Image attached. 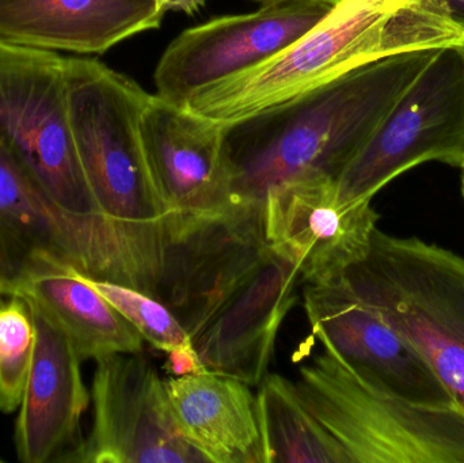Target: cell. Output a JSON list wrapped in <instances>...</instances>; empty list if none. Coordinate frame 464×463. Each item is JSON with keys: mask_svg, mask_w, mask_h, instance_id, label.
I'll use <instances>...</instances> for the list:
<instances>
[{"mask_svg": "<svg viewBox=\"0 0 464 463\" xmlns=\"http://www.w3.org/2000/svg\"><path fill=\"white\" fill-rule=\"evenodd\" d=\"M440 48L372 60L294 100L226 122L235 201L264 206L276 185L310 177L338 179Z\"/></svg>", "mask_w": 464, "mask_h": 463, "instance_id": "6da1fadb", "label": "cell"}, {"mask_svg": "<svg viewBox=\"0 0 464 463\" xmlns=\"http://www.w3.org/2000/svg\"><path fill=\"white\" fill-rule=\"evenodd\" d=\"M65 82L71 127L90 189L124 244L138 290L158 299L168 214L141 144L140 119L150 94L90 57H65Z\"/></svg>", "mask_w": 464, "mask_h": 463, "instance_id": "7a4b0ae2", "label": "cell"}, {"mask_svg": "<svg viewBox=\"0 0 464 463\" xmlns=\"http://www.w3.org/2000/svg\"><path fill=\"white\" fill-rule=\"evenodd\" d=\"M398 5L394 0H341L288 48L195 92L184 106L228 124L294 100L365 63L422 48L421 30Z\"/></svg>", "mask_w": 464, "mask_h": 463, "instance_id": "3957f363", "label": "cell"}, {"mask_svg": "<svg viewBox=\"0 0 464 463\" xmlns=\"http://www.w3.org/2000/svg\"><path fill=\"white\" fill-rule=\"evenodd\" d=\"M299 369L297 396L351 463H464V405L430 407L376 386L322 345Z\"/></svg>", "mask_w": 464, "mask_h": 463, "instance_id": "277c9868", "label": "cell"}, {"mask_svg": "<svg viewBox=\"0 0 464 463\" xmlns=\"http://www.w3.org/2000/svg\"><path fill=\"white\" fill-rule=\"evenodd\" d=\"M354 294L405 336L464 405V257L376 228L343 275Z\"/></svg>", "mask_w": 464, "mask_h": 463, "instance_id": "5b68a950", "label": "cell"}, {"mask_svg": "<svg viewBox=\"0 0 464 463\" xmlns=\"http://www.w3.org/2000/svg\"><path fill=\"white\" fill-rule=\"evenodd\" d=\"M60 274L138 290L113 226L63 208L0 138V296L19 295L33 280Z\"/></svg>", "mask_w": 464, "mask_h": 463, "instance_id": "8992f818", "label": "cell"}, {"mask_svg": "<svg viewBox=\"0 0 464 463\" xmlns=\"http://www.w3.org/2000/svg\"><path fill=\"white\" fill-rule=\"evenodd\" d=\"M0 138L63 208L105 219L79 159L59 52L0 38Z\"/></svg>", "mask_w": 464, "mask_h": 463, "instance_id": "52a82bcc", "label": "cell"}, {"mask_svg": "<svg viewBox=\"0 0 464 463\" xmlns=\"http://www.w3.org/2000/svg\"><path fill=\"white\" fill-rule=\"evenodd\" d=\"M464 168V45L441 46L337 179L341 204L372 201L425 162Z\"/></svg>", "mask_w": 464, "mask_h": 463, "instance_id": "ba28073f", "label": "cell"}, {"mask_svg": "<svg viewBox=\"0 0 464 463\" xmlns=\"http://www.w3.org/2000/svg\"><path fill=\"white\" fill-rule=\"evenodd\" d=\"M269 249L259 204L235 203L215 214L168 217L158 299L192 340Z\"/></svg>", "mask_w": 464, "mask_h": 463, "instance_id": "9c48e42d", "label": "cell"}, {"mask_svg": "<svg viewBox=\"0 0 464 463\" xmlns=\"http://www.w3.org/2000/svg\"><path fill=\"white\" fill-rule=\"evenodd\" d=\"M337 3L284 0L182 32L155 71L158 97L184 106L211 84L261 64L315 27Z\"/></svg>", "mask_w": 464, "mask_h": 463, "instance_id": "30bf717a", "label": "cell"}, {"mask_svg": "<svg viewBox=\"0 0 464 463\" xmlns=\"http://www.w3.org/2000/svg\"><path fill=\"white\" fill-rule=\"evenodd\" d=\"M94 419L76 463H204L182 437L165 381L141 352L98 359Z\"/></svg>", "mask_w": 464, "mask_h": 463, "instance_id": "8fae6325", "label": "cell"}, {"mask_svg": "<svg viewBox=\"0 0 464 463\" xmlns=\"http://www.w3.org/2000/svg\"><path fill=\"white\" fill-rule=\"evenodd\" d=\"M378 220L371 201L341 204L337 179L329 177L276 185L264 200L267 244L304 285H329L362 261Z\"/></svg>", "mask_w": 464, "mask_h": 463, "instance_id": "7c38bea8", "label": "cell"}, {"mask_svg": "<svg viewBox=\"0 0 464 463\" xmlns=\"http://www.w3.org/2000/svg\"><path fill=\"white\" fill-rule=\"evenodd\" d=\"M303 298L316 340L379 388L430 407L459 402L421 352L367 306L343 276L329 285H305Z\"/></svg>", "mask_w": 464, "mask_h": 463, "instance_id": "4fadbf2b", "label": "cell"}, {"mask_svg": "<svg viewBox=\"0 0 464 463\" xmlns=\"http://www.w3.org/2000/svg\"><path fill=\"white\" fill-rule=\"evenodd\" d=\"M140 138L168 217L215 214L237 203L226 154V122L150 94Z\"/></svg>", "mask_w": 464, "mask_h": 463, "instance_id": "5bb4252c", "label": "cell"}, {"mask_svg": "<svg viewBox=\"0 0 464 463\" xmlns=\"http://www.w3.org/2000/svg\"><path fill=\"white\" fill-rule=\"evenodd\" d=\"M300 276L269 249L192 339L208 371L258 386L267 374L278 332L297 301Z\"/></svg>", "mask_w": 464, "mask_h": 463, "instance_id": "9a60e30c", "label": "cell"}, {"mask_svg": "<svg viewBox=\"0 0 464 463\" xmlns=\"http://www.w3.org/2000/svg\"><path fill=\"white\" fill-rule=\"evenodd\" d=\"M29 304L35 345L15 423L16 456L24 463H75L84 440L82 416L90 401L82 380L83 361L64 331Z\"/></svg>", "mask_w": 464, "mask_h": 463, "instance_id": "2e32d148", "label": "cell"}, {"mask_svg": "<svg viewBox=\"0 0 464 463\" xmlns=\"http://www.w3.org/2000/svg\"><path fill=\"white\" fill-rule=\"evenodd\" d=\"M157 0H0V38L76 54H102L158 29Z\"/></svg>", "mask_w": 464, "mask_h": 463, "instance_id": "e0dca14e", "label": "cell"}, {"mask_svg": "<svg viewBox=\"0 0 464 463\" xmlns=\"http://www.w3.org/2000/svg\"><path fill=\"white\" fill-rule=\"evenodd\" d=\"M182 437L212 463H264L253 386L212 371L165 381Z\"/></svg>", "mask_w": 464, "mask_h": 463, "instance_id": "ac0fdd59", "label": "cell"}, {"mask_svg": "<svg viewBox=\"0 0 464 463\" xmlns=\"http://www.w3.org/2000/svg\"><path fill=\"white\" fill-rule=\"evenodd\" d=\"M19 295L37 304L64 331L82 361L143 351V337L83 275L40 277Z\"/></svg>", "mask_w": 464, "mask_h": 463, "instance_id": "d6986e66", "label": "cell"}, {"mask_svg": "<svg viewBox=\"0 0 464 463\" xmlns=\"http://www.w3.org/2000/svg\"><path fill=\"white\" fill-rule=\"evenodd\" d=\"M258 386L264 463H351L343 446L300 401L295 382L266 374Z\"/></svg>", "mask_w": 464, "mask_h": 463, "instance_id": "ffe728a7", "label": "cell"}, {"mask_svg": "<svg viewBox=\"0 0 464 463\" xmlns=\"http://www.w3.org/2000/svg\"><path fill=\"white\" fill-rule=\"evenodd\" d=\"M0 302V412L14 413L24 399L34 356L32 307L24 295Z\"/></svg>", "mask_w": 464, "mask_h": 463, "instance_id": "44dd1931", "label": "cell"}, {"mask_svg": "<svg viewBox=\"0 0 464 463\" xmlns=\"http://www.w3.org/2000/svg\"><path fill=\"white\" fill-rule=\"evenodd\" d=\"M83 277L152 347L170 352L192 345L187 329L160 299L121 283Z\"/></svg>", "mask_w": 464, "mask_h": 463, "instance_id": "7402d4cb", "label": "cell"}, {"mask_svg": "<svg viewBox=\"0 0 464 463\" xmlns=\"http://www.w3.org/2000/svg\"><path fill=\"white\" fill-rule=\"evenodd\" d=\"M401 5L428 14L464 35V0H401Z\"/></svg>", "mask_w": 464, "mask_h": 463, "instance_id": "603a6c76", "label": "cell"}, {"mask_svg": "<svg viewBox=\"0 0 464 463\" xmlns=\"http://www.w3.org/2000/svg\"><path fill=\"white\" fill-rule=\"evenodd\" d=\"M166 355H168V361H166L165 366L170 377L208 371L201 363L193 345L170 351V352H166Z\"/></svg>", "mask_w": 464, "mask_h": 463, "instance_id": "cb8c5ba5", "label": "cell"}, {"mask_svg": "<svg viewBox=\"0 0 464 463\" xmlns=\"http://www.w3.org/2000/svg\"><path fill=\"white\" fill-rule=\"evenodd\" d=\"M157 3L163 15L169 11H179L193 15L206 5L207 0H157Z\"/></svg>", "mask_w": 464, "mask_h": 463, "instance_id": "d4e9b609", "label": "cell"}, {"mask_svg": "<svg viewBox=\"0 0 464 463\" xmlns=\"http://www.w3.org/2000/svg\"><path fill=\"white\" fill-rule=\"evenodd\" d=\"M253 2L258 3L259 5H275V3L284 2V0H253Z\"/></svg>", "mask_w": 464, "mask_h": 463, "instance_id": "484cf974", "label": "cell"}, {"mask_svg": "<svg viewBox=\"0 0 464 463\" xmlns=\"http://www.w3.org/2000/svg\"><path fill=\"white\" fill-rule=\"evenodd\" d=\"M463 174H462V195L464 198V168L462 169Z\"/></svg>", "mask_w": 464, "mask_h": 463, "instance_id": "4316f807", "label": "cell"}, {"mask_svg": "<svg viewBox=\"0 0 464 463\" xmlns=\"http://www.w3.org/2000/svg\"><path fill=\"white\" fill-rule=\"evenodd\" d=\"M333 2L338 3L341 2V0H333Z\"/></svg>", "mask_w": 464, "mask_h": 463, "instance_id": "83f0119b", "label": "cell"}, {"mask_svg": "<svg viewBox=\"0 0 464 463\" xmlns=\"http://www.w3.org/2000/svg\"><path fill=\"white\" fill-rule=\"evenodd\" d=\"M394 2L400 3L401 5V0H394Z\"/></svg>", "mask_w": 464, "mask_h": 463, "instance_id": "f1b7e54d", "label": "cell"}, {"mask_svg": "<svg viewBox=\"0 0 464 463\" xmlns=\"http://www.w3.org/2000/svg\"><path fill=\"white\" fill-rule=\"evenodd\" d=\"M2 461H3V459H2V458H0V462H2Z\"/></svg>", "mask_w": 464, "mask_h": 463, "instance_id": "f546056e", "label": "cell"}, {"mask_svg": "<svg viewBox=\"0 0 464 463\" xmlns=\"http://www.w3.org/2000/svg\"><path fill=\"white\" fill-rule=\"evenodd\" d=\"M463 45H464V41H463Z\"/></svg>", "mask_w": 464, "mask_h": 463, "instance_id": "4dcf8cb0", "label": "cell"}]
</instances>
